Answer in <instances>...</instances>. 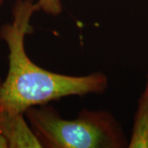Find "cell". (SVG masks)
<instances>
[{
    "label": "cell",
    "instance_id": "6da1fadb",
    "mask_svg": "<svg viewBox=\"0 0 148 148\" xmlns=\"http://www.w3.org/2000/svg\"><path fill=\"white\" fill-rule=\"evenodd\" d=\"M40 10L33 0H16L12 21L1 27L0 38L8 48V72L0 84V112L24 114L70 95L102 93L108 79L102 73L69 76L49 72L33 63L25 49V37L32 32L31 19Z\"/></svg>",
    "mask_w": 148,
    "mask_h": 148
},
{
    "label": "cell",
    "instance_id": "7a4b0ae2",
    "mask_svg": "<svg viewBox=\"0 0 148 148\" xmlns=\"http://www.w3.org/2000/svg\"><path fill=\"white\" fill-rule=\"evenodd\" d=\"M43 147L120 148L127 147L121 127L105 111H82L66 119L53 107L34 106L25 113Z\"/></svg>",
    "mask_w": 148,
    "mask_h": 148
},
{
    "label": "cell",
    "instance_id": "3957f363",
    "mask_svg": "<svg viewBox=\"0 0 148 148\" xmlns=\"http://www.w3.org/2000/svg\"><path fill=\"white\" fill-rule=\"evenodd\" d=\"M0 130L9 148L43 147L31 125L26 121L24 114L0 112Z\"/></svg>",
    "mask_w": 148,
    "mask_h": 148
},
{
    "label": "cell",
    "instance_id": "277c9868",
    "mask_svg": "<svg viewBox=\"0 0 148 148\" xmlns=\"http://www.w3.org/2000/svg\"><path fill=\"white\" fill-rule=\"evenodd\" d=\"M129 148H148V73L145 88L140 96L134 118Z\"/></svg>",
    "mask_w": 148,
    "mask_h": 148
},
{
    "label": "cell",
    "instance_id": "5b68a950",
    "mask_svg": "<svg viewBox=\"0 0 148 148\" xmlns=\"http://www.w3.org/2000/svg\"><path fill=\"white\" fill-rule=\"evenodd\" d=\"M3 0H0V3ZM37 5L39 9L42 10L45 13L52 15V16H58L61 13L63 7L61 0H39L37 2Z\"/></svg>",
    "mask_w": 148,
    "mask_h": 148
},
{
    "label": "cell",
    "instance_id": "8992f818",
    "mask_svg": "<svg viewBox=\"0 0 148 148\" xmlns=\"http://www.w3.org/2000/svg\"><path fill=\"white\" fill-rule=\"evenodd\" d=\"M0 148H8V141L0 130Z\"/></svg>",
    "mask_w": 148,
    "mask_h": 148
},
{
    "label": "cell",
    "instance_id": "52a82bcc",
    "mask_svg": "<svg viewBox=\"0 0 148 148\" xmlns=\"http://www.w3.org/2000/svg\"><path fill=\"white\" fill-rule=\"evenodd\" d=\"M1 82H1V80H0V84H1Z\"/></svg>",
    "mask_w": 148,
    "mask_h": 148
}]
</instances>
